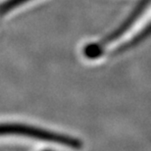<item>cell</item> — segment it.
Instances as JSON below:
<instances>
[{"label":"cell","instance_id":"2","mask_svg":"<svg viewBox=\"0 0 151 151\" xmlns=\"http://www.w3.org/2000/svg\"><path fill=\"white\" fill-rule=\"evenodd\" d=\"M145 5V3H143L142 5H139L138 7L134 11V13H132V15L121 25L117 29H115L114 32H111L110 35H108L106 37H104L102 40L98 42H94V43H89L86 44L83 47V55L88 59H97L100 56L103 55L104 52V47L106 46L108 43L114 41L115 39L119 38L120 37L125 34L128 29L131 28L132 25L137 21V17L139 16L140 13L143 10V7Z\"/></svg>","mask_w":151,"mask_h":151},{"label":"cell","instance_id":"1","mask_svg":"<svg viewBox=\"0 0 151 151\" xmlns=\"http://www.w3.org/2000/svg\"><path fill=\"white\" fill-rule=\"evenodd\" d=\"M6 134L24 135V137L35 138V139L56 142L62 145L72 147V148L83 147V142L78 138L61 134H56V132L35 128V127L21 125V124H0V135Z\"/></svg>","mask_w":151,"mask_h":151},{"label":"cell","instance_id":"3","mask_svg":"<svg viewBox=\"0 0 151 151\" xmlns=\"http://www.w3.org/2000/svg\"><path fill=\"white\" fill-rule=\"evenodd\" d=\"M27 1H29V0H8L4 4L0 6V12L1 13H5V12L11 10V9L17 7V6L23 4V3H25Z\"/></svg>","mask_w":151,"mask_h":151}]
</instances>
